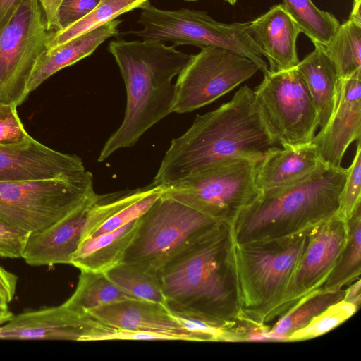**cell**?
Masks as SVG:
<instances>
[{
    "label": "cell",
    "instance_id": "obj_19",
    "mask_svg": "<svg viewBox=\"0 0 361 361\" xmlns=\"http://www.w3.org/2000/svg\"><path fill=\"white\" fill-rule=\"evenodd\" d=\"M83 314L63 304L26 311L0 325V339L81 341Z\"/></svg>",
    "mask_w": 361,
    "mask_h": 361
},
{
    "label": "cell",
    "instance_id": "obj_15",
    "mask_svg": "<svg viewBox=\"0 0 361 361\" xmlns=\"http://www.w3.org/2000/svg\"><path fill=\"white\" fill-rule=\"evenodd\" d=\"M361 71L342 79L337 108L329 123L316 134L312 142L322 159L331 166H341L349 145L360 140Z\"/></svg>",
    "mask_w": 361,
    "mask_h": 361
},
{
    "label": "cell",
    "instance_id": "obj_8",
    "mask_svg": "<svg viewBox=\"0 0 361 361\" xmlns=\"http://www.w3.org/2000/svg\"><path fill=\"white\" fill-rule=\"evenodd\" d=\"M217 223L162 192L140 217L123 262L157 275L172 257Z\"/></svg>",
    "mask_w": 361,
    "mask_h": 361
},
{
    "label": "cell",
    "instance_id": "obj_26",
    "mask_svg": "<svg viewBox=\"0 0 361 361\" xmlns=\"http://www.w3.org/2000/svg\"><path fill=\"white\" fill-rule=\"evenodd\" d=\"M347 238L337 261L322 288L340 290L361 274V206L346 221Z\"/></svg>",
    "mask_w": 361,
    "mask_h": 361
},
{
    "label": "cell",
    "instance_id": "obj_28",
    "mask_svg": "<svg viewBox=\"0 0 361 361\" xmlns=\"http://www.w3.org/2000/svg\"><path fill=\"white\" fill-rule=\"evenodd\" d=\"M281 4L314 47L327 44L340 25L333 14L317 8L312 0H283Z\"/></svg>",
    "mask_w": 361,
    "mask_h": 361
},
{
    "label": "cell",
    "instance_id": "obj_37",
    "mask_svg": "<svg viewBox=\"0 0 361 361\" xmlns=\"http://www.w3.org/2000/svg\"><path fill=\"white\" fill-rule=\"evenodd\" d=\"M30 233L0 221V256L20 258Z\"/></svg>",
    "mask_w": 361,
    "mask_h": 361
},
{
    "label": "cell",
    "instance_id": "obj_16",
    "mask_svg": "<svg viewBox=\"0 0 361 361\" xmlns=\"http://www.w3.org/2000/svg\"><path fill=\"white\" fill-rule=\"evenodd\" d=\"M90 314L119 329L165 335L173 341H208L200 334L185 329L165 305L140 299L125 300L94 308Z\"/></svg>",
    "mask_w": 361,
    "mask_h": 361
},
{
    "label": "cell",
    "instance_id": "obj_23",
    "mask_svg": "<svg viewBox=\"0 0 361 361\" xmlns=\"http://www.w3.org/2000/svg\"><path fill=\"white\" fill-rule=\"evenodd\" d=\"M139 219L112 231L83 240L70 264L80 271L105 273L121 264L137 232Z\"/></svg>",
    "mask_w": 361,
    "mask_h": 361
},
{
    "label": "cell",
    "instance_id": "obj_27",
    "mask_svg": "<svg viewBox=\"0 0 361 361\" xmlns=\"http://www.w3.org/2000/svg\"><path fill=\"white\" fill-rule=\"evenodd\" d=\"M149 0H99L83 18L61 31H51L47 50L56 48L84 33L116 19L120 15L141 8Z\"/></svg>",
    "mask_w": 361,
    "mask_h": 361
},
{
    "label": "cell",
    "instance_id": "obj_1",
    "mask_svg": "<svg viewBox=\"0 0 361 361\" xmlns=\"http://www.w3.org/2000/svg\"><path fill=\"white\" fill-rule=\"evenodd\" d=\"M276 144L254 90L244 85L228 102L197 114L190 127L171 141L153 183L172 185L235 159L259 161Z\"/></svg>",
    "mask_w": 361,
    "mask_h": 361
},
{
    "label": "cell",
    "instance_id": "obj_4",
    "mask_svg": "<svg viewBox=\"0 0 361 361\" xmlns=\"http://www.w3.org/2000/svg\"><path fill=\"white\" fill-rule=\"evenodd\" d=\"M347 173L325 163L295 184L260 193L234 221L235 243L289 236L336 216Z\"/></svg>",
    "mask_w": 361,
    "mask_h": 361
},
{
    "label": "cell",
    "instance_id": "obj_12",
    "mask_svg": "<svg viewBox=\"0 0 361 361\" xmlns=\"http://www.w3.org/2000/svg\"><path fill=\"white\" fill-rule=\"evenodd\" d=\"M259 71L250 59L233 51L206 46L192 54L175 83L172 113L193 111L209 104Z\"/></svg>",
    "mask_w": 361,
    "mask_h": 361
},
{
    "label": "cell",
    "instance_id": "obj_5",
    "mask_svg": "<svg viewBox=\"0 0 361 361\" xmlns=\"http://www.w3.org/2000/svg\"><path fill=\"white\" fill-rule=\"evenodd\" d=\"M315 227L281 238L234 243L240 322L252 329L267 326Z\"/></svg>",
    "mask_w": 361,
    "mask_h": 361
},
{
    "label": "cell",
    "instance_id": "obj_17",
    "mask_svg": "<svg viewBox=\"0 0 361 361\" xmlns=\"http://www.w3.org/2000/svg\"><path fill=\"white\" fill-rule=\"evenodd\" d=\"M98 194L49 227L30 235L22 258L32 266L70 264Z\"/></svg>",
    "mask_w": 361,
    "mask_h": 361
},
{
    "label": "cell",
    "instance_id": "obj_9",
    "mask_svg": "<svg viewBox=\"0 0 361 361\" xmlns=\"http://www.w3.org/2000/svg\"><path fill=\"white\" fill-rule=\"evenodd\" d=\"M259 161L235 159L172 185L163 192L218 222L233 226L260 194L255 182Z\"/></svg>",
    "mask_w": 361,
    "mask_h": 361
},
{
    "label": "cell",
    "instance_id": "obj_31",
    "mask_svg": "<svg viewBox=\"0 0 361 361\" xmlns=\"http://www.w3.org/2000/svg\"><path fill=\"white\" fill-rule=\"evenodd\" d=\"M50 31H61L86 16L99 0H38Z\"/></svg>",
    "mask_w": 361,
    "mask_h": 361
},
{
    "label": "cell",
    "instance_id": "obj_33",
    "mask_svg": "<svg viewBox=\"0 0 361 361\" xmlns=\"http://www.w3.org/2000/svg\"><path fill=\"white\" fill-rule=\"evenodd\" d=\"M83 320V335L81 341L111 340L171 341V338L165 335L126 330L108 325L99 321L88 312L84 313Z\"/></svg>",
    "mask_w": 361,
    "mask_h": 361
},
{
    "label": "cell",
    "instance_id": "obj_38",
    "mask_svg": "<svg viewBox=\"0 0 361 361\" xmlns=\"http://www.w3.org/2000/svg\"><path fill=\"white\" fill-rule=\"evenodd\" d=\"M18 277L0 266V293L10 302L15 294Z\"/></svg>",
    "mask_w": 361,
    "mask_h": 361
},
{
    "label": "cell",
    "instance_id": "obj_29",
    "mask_svg": "<svg viewBox=\"0 0 361 361\" xmlns=\"http://www.w3.org/2000/svg\"><path fill=\"white\" fill-rule=\"evenodd\" d=\"M321 48L341 79L361 71V26L350 19L340 24L329 42Z\"/></svg>",
    "mask_w": 361,
    "mask_h": 361
},
{
    "label": "cell",
    "instance_id": "obj_24",
    "mask_svg": "<svg viewBox=\"0 0 361 361\" xmlns=\"http://www.w3.org/2000/svg\"><path fill=\"white\" fill-rule=\"evenodd\" d=\"M345 289L320 288L300 300L277 319L266 334V340L286 341L295 331L305 327L330 305L343 299Z\"/></svg>",
    "mask_w": 361,
    "mask_h": 361
},
{
    "label": "cell",
    "instance_id": "obj_21",
    "mask_svg": "<svg viewBox=\"0 0 361 361\" xmlns=\"http://www.w3.org/2000/svg\"><path fill=\"white\" fill-rule=\"evenodd\" d=\"M304 80L323 129L332 118L339 102L342 79L321 47L307 54L296 66Z\"/></svg>",
    "mask_w": 361,
    "mask_h": 361
},
{
    "label": "cell",
    "instance_id": "obj_10",
    "mask_svg": "<svg viewBox=\"0 0 361 361\" xmlns=\"http://www.w3.org/2000/svg\"><path fill=\"white\" fill-rule=\"evenodd\" d=\"M254 92L261 115L276 143L287 148L312 142L319 116L296 67L269 71Z\"/></svg>",
    "mask_w": 361,
    "mask_h": 361
},
{
    "label": "cell",
    "instance_id": "obj_11",
    "mask_svg": "<svg viewBox=\"0 0 361 361\" xmlns=\"http://www.w3.org/2000/svg\"><path fill=\"white\" fill-rule=\"evenodd\" d=\"M50 32L38 0H24L0 32V103L18 106L27 98Z\"/></svg>",
    "mask_w": 361,
    "mask_h": 361
},
{
    "label": "cell",
    "instance_id": "obj_18",
    "mask_svg": "<svg viewBox=\"0 0 361 361\" xmlns=\"http://www.w3.org/2000/svg\"><path fill=\"white\" fill-rule=\"evenodd\" d=\"M247 32L267 59L270 72L288 70L299 63L296 41L301 31L281 4L248 22Z\"/></svg>",
    "mask_w": 361,
    "mask_h": 361
},
{
    "label": "cell",
    "instance_id": "obj_42",
    "mask_svg": "<svg viewBox=\"0 0 361 361\" xmlns=\"http://www.w3.org/2000/svg\"><path fill=\"white\" fill-rule=\"evenodd\" d=\"M13 316V314L9 311L5 312H0V325L5 324L6 322L11 319Z\"/></svg>",
    "mask_w": 361,
    "mask_h": 361
},
{
    "label": "cell",
    "instance_id": "obj_13",
    "mask_svg": "<svg viewBox=\"0 0 361 361\" xmlns=\"http://www.w3.org/2000/svg\"><path fill=\"white\" fill-rule=\"evenodd\" d=\"M347 238V224L337 216L315 227L279 303L267 324L279 319L300 300L324 286Z\"/></svg>",
    "mask_w": 361,
    "mask_h": 361
},
{
    "label": "cell",
    "instance_id": "obj_44",
    "mask_svg": "<svg viewBox=\"0 0 361 361\" xmlns=\"http://www.w3.org/2000/svg\"><path fill=\"white\" fill-rule=\"evenodd\" d=\"M185 1H199V0H184ZM226 2H228V4H231V5H234L238 0H224Z\"/></svg>",
    "mask_w": 361,
    "mask_h": 361
},
{
    "label": "cell",
    "instance_id": "obj_32",
    "mask_svg": "<svg viewBox=\"0 0 361 361\" xmlns=\"http://www.w3.org/2000/svg\"><path fill=\"white\" fill-rule=\"evenodd\" d=\"M358 308L343 299L314 317L305 327L291 334L286 341H301L322 336L348 319Z\"/></svg>",
    "mask_w": 361,
    "mask_h": 361
},
{
    "label": "cell",
    "instance_id": "obj_3",
    "mask_svg": "<svg viewBox=\"0 0 361 361\" xmlns=\"http://www.w3.org/2000/svg\"><path fill=\"white\" fill-rule=\"evenodd\" d=\"M109 51L124 80L126 107L123 120L102 147L98 161L133 146L154 125L172 113L174 77L191 58L176 45L152 40H114Z\"/></svg>",
    "mask_w": 361,
    "mask_h": 361
},
{
    "label": "cell",
    "instance_id": "obj_39",
    "mask_svg": "<svg viewBox=\"0 0 361 361\" xmlns=\"http://www.w3.org/2000/svg\"><path fill=\"white\" fill-rule=\"evenodd\" d=\"M24 0H0V32L11 20Z\"/></svg>",
    "mask_w": 361,
    "mask_h": 361
},
{
    "label": "cell",
    "instance_id": "obj_20",
    "mask_svg": "<svg viewBox=\"0 0 361 361\" xmlns=\"http://www.w3.org/2000/svg\"><path fill=\"white\" fill-rule=\"evenodd\" d=\"M325 162L312 143L269 150L257 163L255 182L260 193L295 184L314 172Z\"/></svg>",
    "mask_w": 361,
    "mask_h": 361
},
{
    "label": "cell",
    "instance_id": "obj_36",
    "mask_svg": "<svg viewBox=\"0 0 361 361\" xmlns=\"http://www.w3.org/2000/svg\"><path fill=\"white\" fill-rule=\"evenodd\" d=\"M17 107L0 103V147L19 144L31 137L18 116Z\"/></svg>",
    "mask_w": 361,
    "mask_h": 361
},
{
    "label": "cell",
    "instance_id": "obj_40",
    "mask_svg": "<svg viewBox=\"0 0 361 361\" xmlns=\"http://www.w3.org/2000/svg\"><path fill=\"white\" fill-rule=\"evenodd\" d=\"M343 300L355 305L358 309L361 304V280L360 278L350 283L345 289Z\"/></svg>",
    "mask_w": 361,
    "mask_h": 361
},
{
    "label": "cell",
    "instance_id": "obj_35",
    "mask_svg": "<svg viewBox=\"0 0 361 361\" xmlns=\"http://www.w3.org/2000/svg\"><path fill=\"white\" fill-rule=\"evenodd\" d=\"M163 190L161 185H157L148 194L125 207L108 219L89 238L112 231L139 219L161 195Z\"/></svg>",
    "mask_w": 361,
    "mask_h": 361
},
{
    "label": "cell",
    "instance_id": "obj_2",
    "mask_svg": "<svg viewBox=\"0 0 361 361\" xmlns=\"http://www.w3.org/2000/svg\"><path fill=\"white\" fill-rule=\"evenodd\" d=\"M232 226L219 222L157 274L165 305L189 310L224 327L239 326Z\"/></svg>",
    "mask_w": 361,
    "mask_h": 361
},
{
    "label": "cell",
    "instance_id": "obj_30",
    "mask_svg": "<svg viewBox=\"0 0 361 361\" xmlns=\"http://www.w3.org/2000/svg\"><path fill=\"white\" fill-rule=\"evenodd\" d=\"M121 289L140 300L166 303L158 276L134 264L121 262L105 272Z\"/></svg>",
    "mask_w": 361,
    "mask_h": 361
},
{
    "label": "cell",
    "instance_id": "obj_6",
    "mask_svg": "<svg viewBox=\"0 0 361 361\" xmlns=\"http://www.w3.org/2000/svg\"><path fill=\"white\" fill-rule=\"evenodd\" d=\"M93 176L84 171L54 178L0 182V221L30 234L70 214L94 195Z\"/></svg>",
    "mask_w": 361,
    "mask_h": 361
},
{
    "label": "cell",
    "instance_id": "obj_41",
    "mask_svg": "<svg viewBox=\"0 0 361 361\" xmlns=\"http://www.w3.org/2000/svg\"><path fill=\"white\" fill-rule=\"evenodd\" d=\"M348 19L361 26V0L353 1L352 11Z\"/></svg>",
    "mask_w": 361,
    "mask_h": 361
},
{
    "label": "cell",
    "instance_id": "obj_7",
    "mask_svg": "<svg viewBox=\"0 0 361 361\" xmlns=\"http://www.w3.org/2000/svg\"><path fill=\"white\" fill-rule=\"evenodd\" d=\"M140 9L137 23L141 29L126 32V35L146 40L169 42L176 46L224 48L252 60L264 75L269 72L262 51L247 34L248 22L221 23L204 11L165 10L155 7L149 1Z\"/></svg>",
    "mask_w": 361,
    "mask_h": 361
},
{
    "label": "cell",
    "instance_id": "obj_14",
    "mask_svg": "<svg viewBox=\"0 0 361 361\" xmlns=\"http://www.w3.org/2000/svg\"><path fill=\"white\" fill-rule=\"evenodd\" d=\"M85 170L80 157L49 148L32 137L0 147V182L54 178Z\"/></svg>",
    "mask_w": 361,
    "mask_h": 361
},
{
    "label": "cell",
    "instance_id": "obj_43",
    "mask_svg": "<svg viewBox=\"0 0 361 361\" xmlns=\"http://www.w3.org/2000/svg\"><path fill=\"white\" fill-rule=\"evenodd\" d=\"M8 302L6 298L0 293V312H5L8 311Z\"/></svg>",
    "mask_w": 361,
    "mask_h": 361
},
{
    "label": "cell",
    "instance_id": "obj_25",
    "mask_svg": "<svg viewBox=\"0 0 361 361\" xmlns=\"http://www.w3.org/2000/svg\"><path fill=\"white\" fill-rule=\"evenodd\" d=\"M129 299L137 298L121 289L107 278L105 273L80 271L75 292L63 305L71 310L84 313Z\"/></svg>",
    "mask_w": 361,
    "mask_h": 361
},
{
    "label": "cell",
    "instance_id": "obj_22",
    "mask_svg": "<svg viewBox=\"0 0 361 361\" xmlns=\"http://www.w3.org/2000/svg\"><path fill=\"white\" fill-rule=\"evenodd\" d=\"M121 23V20L114 19L56 48L47 50L34 69L29 82V92L61 69L92 54L107 39L116 36Z\"/></svg>",
    "mask_w": 361,
    "mask_h": 361
},
{
    "label": "cell",
    "instance_id": "obj_34",
    "mask_svg": "<svg viewBox=\"0 0 361 361\" xmlns=\"http://www.w3.org/2000/svg\"><path fill=\"white\" fill-rule=\"evenodd\" d=\"M347 176L341 192L336 216L344 221L361 206V146L357 141V149L352 164L347 169Z\"/></svg>",
    "mask_w": 361,
    "mask_h": 361
}]
</instances>
